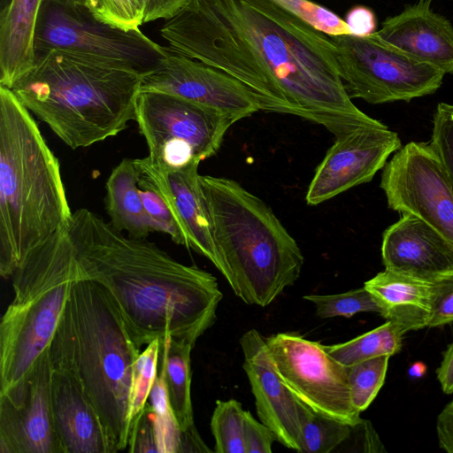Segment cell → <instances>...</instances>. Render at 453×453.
Instances as JSON below:
<instances>
[{
	"mask_svg": "<svg viewBox=\"0 0 453 453\" xmlns=\"http://www.w3.org/2000/svg\"><path fill=\"white\" fill-rule=\"evenodd\" d=\"M159 34L242 83L263 111L303 118L334 137L384 126L348 96L329 35L273 0H189Z\"/></svg>",
	"mask_w": 453,
	"mask_h": 453,
	"instance_id": "1",
	"label": "cell"
},
{
	"mask_svg": "<svg viewBox=\"0 0 453 453\" xmlns=\"http://www.w3.org/2000/svg\"><path fill=\"white\" fill-rule=\"evenodd\" d=\"M65 231L81 279L108 294L140 349L165 336L193 347L216 321L217 279L146 238L127 236L95 212H73Z\"/></svg>",
	"mask_w": 453,
	"mask_h": 453,
	"instance_id": "2",
	"label": "cell"
},
{
	"mask_svg": "<svg viewBox=\"0 0 453 453\" xmlns=\"http://www.w3.org/2000/svg\"><path fill=\"white\" fill-rule=\"evenodd\" d=\"M69 206L60 165L32 113L0 86V274L66 228Z\"/></svg>",
	"mask_w": 453,
	"mask_h": 453,
	"instance_id": "3",
	"label": "cell"
},
{
	"mask_svg": "<svg viewBox=\"0 0 453 453\" xmlns=\"http://www.w3.org/2000/svg\"><path fill=\"white\" fill-rule=\"evenodd\" d=\"M142 80L135 72L51 50L35 53L34 66L11 89L75 150L115 136L134 120Z\"/></svg>",
	"mask_w": 453,
	"mask_h": 453,
	"instance_id": "4",
	"label": "cell"
},
{
	"mask_svg": "<svg viewBox=\"0 0 453 453\" xmlns=\"http://www.w3.org/2000/svg\"><path fill=\"white\" fill-rule=\"evenodd\" d=\"M48 350L80 380L115 452L127 449L134 367L141 351L98 283L75 281Z\"/></svg>",
	"mask_w": 453,
	"mask_h": 453,
	"instance_id": "5",
	"label": "cell"
},
{
	"mask_svg": "<svg viewBox=\"0 0 453 453\" xmlns=\"http://www.w3.org/2000/svg\"><path fill=\"white\" fill-rule=\"evenodd\" d=\"M220 273L247 304L269 305L299 278L303 256L271 207L239 182L200 175Z\"/></svg>",
	"mask_w": 453,
	"mask_h": 453,
	"instance_id": "6",
	"label": "cell"
},
{
	"mask_svg": "<svg viewBox=\"0 0 453 453\" xmlns=\"http://www.w3.org/2000/svg\"><path fill=\"white\" fill-rule=\"evenodd\" d=\"M80 278L65 229L31 250L15 269L13 298L0 323V394L19 384L48 349Z\"/></svg>",
	"mask_w": 453,
	"mask_h": 453,
	"instance_id": "7",
	"label": "cell"
},
{
	"mask_svg": "<svg viewBox=\"0 0 453 453\" xmlns=\"http://www.w3.org/2000/svg\"><path fill=\"white\" fill-rule=\"evenodd\" d=\"M35 52L63 50L135 72L155 70L164 57L160 46L140 29L124 30L97 19L81 5L44 0L35 31Z\"/></svg>",
	"mask_w": 453,
	"mask_h": 453,
	"instance_id": "8",
	"label": "cell"
},
{
	"mask_svg": "<svg viewBox=\"0 0 453 453\" xmlns=\"http://www.w3.org/2000/svg\"><path fill=\"white\" fill-rule=\"evenodd\" d=\"M152 165L169 173L200 163L219 150L234 117L185 98L141 91L135 119Z\"/></svg>",
	"mask_w": 453,
	"mask_h": 453,
	"instance_id": "9",
	"label": "cell"
},
{
	"mask_svg": "<svg viewBox=\"0 0 453 453\" xmlns=\"http://www.w3.org/2000/svg\"><path fill=\"white\" fill-rule=\"evenodd\" d=\"M348 96L372 104L410 102L435 93L446 74L385 44L372 35H329Z\"/></svg>",
	"mask_w": 453,
	"mask_h": 453,
	"instance_id": "10",
	"label": "cell"
},
{
	"mask_svg": "<svg viewBox=\"0 0 453 453\" xmlns=\"http://www.w3.org/2000/svg\"><path fill=\"white\" fill-rule=\"evenodd\" d=\"M280 379L303 403L326 417L350 425L360 420L354 407L346 366L296 332L265 338Z\"/></svg>",
	"mask_w": 453,
	"mask_h": 453,
	"instance_id": "11",
	"label": "cell"
},
{
	"mask_svg": "<svg viewBox=\"0 0 453 453\" xmlns=\"http://www.w3.org/2000/svg\"><path fill=\"white\" fill-rule=\"evenodd\" d=\"M388 207L422 219L453 246V187L430 142H411L383 167Z\"/></svg>",
	"mask_w": 453,
	"mask_h": 453,
	"instance_id": "12",
	"label": "cell"
},
{
	"mask_svg": "<svg viewBox=\"0 0 453 453\" xmlns=\"http://www.w3.org/2000/svg\"><path fill=\"white\" fill-rule=\"evenodd\" d=\"M48 349L30 373L0 394V453H62L51 405Z\"/></svg>",
	"mask_w": 453,
	"mask_h": 453,
	"instance_id": "13",
	"label": "cell"
},
{
	"mask_svg": "<svg viewBox=\"0 0 453 453\" xmlns=\"http://www.w3.org/2000/svg\"><path fill=\"white\" fill-rule=\"evenodd\" d=\"M157 67L142 76L141 91L172 94L234 117L261 111L251 91L229 74L183 56L169 46Z\"/></svg>",
	"mask_w": 453,
	"mask_h": 453,
	"instance_id": "14",
	"label": "cell"
},
{
	"mask_svg": "<svg viewBox=\"0 0 453 453\" xmlns=\"http://www.w3.org/2000/svg\"><path fill=\"white\" fill-rule=\"evenodd\" d=\"M401 148L398 134L386 125L362 127L336 136L309 184L307 204L318 205L371 181L388 157Z\"/></svg>",
	"mask_w": 453,
	"mask_h": 453,
	"instance_id": "15",
	"label": "cell"
},
{
	"mask_svg": "<svg viewBox=\"0 0 453 453\" xmlns=\"http://www.w3.org/2000/svg\"><path fill=\"white\" fill-rule=\"evenodd\" d=\"M240 345L259 420L271 428L278 442L300 452V401L278 374L265 338L256 329H250L240 338Z\"/></svg>",
	"mask_w": 453,
	"mask_h": 453,
	"instance_id": "16",
	"label": "cell"
},
{
	"mask_svg": "<svg viewBox=\"0 0 453 453\" xmlns=\"http://www.w3.org/2000/svg\"><path fill=\"white\" fill-rule=\"evenodd\" d=\"M381 257L386 270L430 282L453 277V246L411 214L384 231Z\"/></svg>",
	"mask_w": 453,
	"mask_h": 453,
	"instance_id": "17",
	"label": "cell"
},
{
	"mask_svg": "<svg viewBox=\"0 0 453 453\" xmlns=\"http://www.w3.org/2000/svg\"><path fill=\"white\" fill-rule=\"evenodd\" d=\"M50 360L52 412L62 453H115L76 375L61 362Z\"/></svg>",
	"mask_w": 453,
	"mask_h": 453,
	"instance_id": "18",
	"label": "cell"
},
{
	"mask_svg": "<svg viewBox=\"0 0 453 453\" xmlns=\"http://www.w3.org/2000/svg\"><path fill=\"white\" fill-rule=\"evenodd\" d=\"M432 0L406 4L372 35L410 57L453 73V26L431 8Z\"/></svg>",
	"mask_w": 453,
	"mask_h": 453,
	"instance_id": "19",
	"label": "cell"
},
{
	"mask_svg": "<svg viewBox=\"0 0 453 453\" xmlns=\"http://www.w3.org/2000/svg\"><path fill=\"white\" fill-rule=\"evenodd\" d=\"M364 287L379 303L380 316L397 325L404 334L428 327L434 282L385 269L365 281Z\"/></svg>",
	"mask_w": 453,
	"mask_h": 453,
	"instance_id": "20",
	"label": "cell"
},
{
	"mask_svg": "<svg viewBox=\"0 0 453 453\" xmlns=\"http://www.w3.org/2000/svg\"><path fill=\"white\" fill-rule=\"evenodd\" d=\"M44 0H12L0 12V86L12 88L35 64V31Z\"/></svg>",
	"mask_w": 453,
	"mask_h": 453,
	"instance_id": "21",
	"label": "cell"
},
{
	"mask_svg": "<svg viewBox=\"0 0 453 453\" xmlns=\"http://www.w3.org/2000/svg\"><path fill=\"white\" fill-rule=\"evenodd\" d=\"M193 163L166 173L177 215L188 241V249L209 259L220 272L221 265L211 235L210 217L200 185L198 166Z\"/></svg>",
	"mask_w": 453,
	"mask_h": 453,
	"instance_id": "22",
	"label": "cell"
},
{
	"mask_svg": "<svg viewBox=\"0 0 453 453\" xmlns=\"http://www.w3.org/2000/svg\"><path fill=\"white\" fill-rule=\"evenodd\" d=\"M139 173L134 159H122L105 184V210L111 225L133 238H147L156 232L139 190Z\"/></svg>",
	"mask_w": 453,
	"mask_h": 453,
	"instance_id": "23",
	"label": "cell"
},
{
	"mask_svg": "<svg viewBox=\"0 0 453 453\" xmlns=\"http://www.w3.org/2000/svg\"><path fill=\"white\" fill-rule=\"evenodd\" d=\"M194 347L171 336L160 339L159 371L169 403L181 431L195 426L191 401V350Z\"/></svg>",
	"mask_w": 453,
	"mask_h": 453,
	"instance_id": "24",
	"label": "cell"
},
{
	"mask_svg": "<svg viewBox=\"0 0 453 453\" xmlns=\"http://www.w3.org/2000/svg\"><path fill=\"white\" fill-rule=\"evenodd\" d=\"M402 329L391 321L346 342L323 345L325 351L344 366L381 356L398 353L403 344Z\"/></svg>",
	"mask_w": 453,
	"mask_h": 453,
	"instance_id": "25",
	"label": "cell"
},
{
	"mask_svg": "<svg viewBox=\"0 0 453 453\" xmlns=\"http://www.w3.org/2000/svg\"><path fill=\"white\" fill-rule=\"evenodd\" d=\"M301 449L303 453H330L349 438L350 424L322 415L300 402Z\"/></svg>",
	"mask_w": 453,
	"mask_h": 453,
	"instance_id": "26",
	"label": "cell"
},
{
	"mask_svg": "<svg viewBox=\"0 0 453 453\" xmlns=\"http://www.w3.org/2000/svg\"><path fill=\"white\" fill-rule=\"evenodd\" d=\"M244 415L242 403L234 399L218 400L211 418V430L217 453H246Z\"/></svg>",
	"mask_w": 453,
	"mask_h": 453,
	"instance_id": "27",
	"label": "cell"
},
{
	"mask_svg": "<svg viewBox=\"0 0 453 453\" xmlns=\"http://www.w3.org/2000/svg\"><path fill=\"white\" fill-rule=\"evenodd\" d=\"M149 399L158 453H179L181 429L171 408L165 379L160 371L154 381Z\"/></svg>",
	"mask_w": 453,
	"mask_h": 453,
	"instance_id": "28",
	"label": "cell"
},
{
	"mask_svg": "<svg viewBox=\"0 0 453 453\" xmlns=\"http://www.w3.org/2000/svg\"><path fill=\"white\" fill-rule=\"evenodd\" d=\"M389 357L381 356L346 366L352 403L360 413L369 407L383 386Z\"/></svg>",
	"mask_w": 453,
	"mask_h": 453,
	"instance_id": "29",
	"label": "cell"
},
{
	"mask_svg": "<svg viewBox=\"0 0 453 453\" xmlns=\"http://www.w3.org/2000/svg\"><path fill=\"white\" fill-rule=\"evenodd\" d=\"M303 298L312 303L316 314L321 319L334 317L350 318L360 312H375L380 315L379 303L365 287L334 295H308Z\"/></svg>",
	"mask_w": 453,
	"mask_h": 453,
	"instance_id": "30",
	"label": "cell"
},
{
	"mask_svg": "<svg viewBox=\"0 0 453 453\" xmlns=\"http://www.w3.org/2000/svg\"><path fill=\"white\" fill-rule=\"evenodd\" d=\"M159 352L160 339H155L146 345L135 361L128 416L130 432L148 404L150 394L157 375Z\"/></svg>",
	"mask_w": 453,
	"mask_h": 453,
	"instance_id": "31",
	"label": "cell"
},
{
	"mask_svg": "<svg viewBox=\"0 0 453 453\" xmlns=\"http://www.w3.org/2000/svg\"><path fill=\"white\" fill-rule=\"evenodd\" d=\"M327 35H350L342 19L309 0H273Z\"/></svg>",
	"mask_w": 453,
	"mask_h": 453,
	"instance_id": "32",
	"label": "cell"
},
{
	"mask_svg": "<svg viewBox=\"0 0 453 453\" xmlns=\"http://www.w3.org/2000/svg\"><path fill=\"white\" fill-rule=\"evenodd\" d=\"M429 142L438 154L453 187V104H437Z\"/></svg>",
	"mask_w": 453,
	"mask_h": 453,
	"instance_id": "33",
	"label": "cell"
},
{
	"mask_svg": "<svg viewBox=\"0 0 453 453\" xmlns=\"http://www.w3.org/2000/svg\"><path fill=\"white\" fill-rule=\"evenodd\" d=\"M112 26L124 30L139 29L143 24L141 0H100Z\"/></svg>",
	"mask_w": 453,
	"mask_h": 453,
	"instance_id": "34",
	"label": "cell"
},
{
	"mask_svg": "<svg viewBox=\"0 0 453 453\" xmlns=\"http://www.w3.org/2000/svg\"><path fill=\"white\" fill-rule=\"evenodd\" d=\"M128 451L133 453H158L152 411L148 403L131 428Z\"/></svg>",
	"mask_w": 453,
	"mask_h": 453,
	"instance_id": "35",
	"label": "cell"
},
{
	"mask_svg": "<svg viewBox=\"0 0 453 453\" xmlns=\"http://www.w3.org/2000/svg\"><path fill=\"white\" fill-rule=\"evenodd\" d=\"M453 322V277L434 282L432 315L428 327Z\"/></svg>",
	"mask_w": 453,
	"mask_h": 453,
	"instance_id": "36",
	"label": "cell"
},
{
	"mask_svg": "<svg viewBox=\"0 0 453 453\" xmlns=\"http://www.w3.org/2000/svg\"><path fill=\"white\" fill-rule=\"evenodd\" d=\"M244 441L246 453H271L276 438L270 427L258 422L249 411H245Z\"/></svg>",
	"mask_w": 453,
	"mask_h": 453,
	"instance_id": "37",
	"label": "cell"
},
{
	"mask_svg": "<svg viewBox=\"0 0 453 453\" xmlns=\"http://www.w3.org/2000/svg\"><path fill=\"white\" fill-rule=\"evenodd\" d=\"M352 441L350 446H352L353 449L351 451L369 453L386 452V449L379 434L369 420L360 418L359 421L352 425L349 436L345 441Z\"/></svg>",
	"mask_w": 453,
	"mask_h": 453,
	"instance_id": "38",
	"label": "cell"
},
{
	"mask_svg": "<svg viewBox=\"0 0 453 453\" xmlns=\"http://www.w3.org/2000/svg\"><path fill=\"white\" fill-rule=\"evenodd\" d=\"M345 22L351 35L365 37L376 32L377 21L372 9L355 5L349 10Z\"/></svg>",
	"mask_w": 453,
	"mask_h": 453,
	"instance_id": "39",
	"label": "cell"
},
{
	"mask_svg": "<svg viewBox=\"0 0 453 453\" xmlns=\"http://www.w3.org/2000/svg\"><path fill=\"white\" fill-rule=\"evenodd\" d=\"M189 0H141L143 7V23L175 17Z\"/></svg>",
	"mask_w": 453,
	"mask_h": 453,
	"instance_id": "40",
	"label": "cell"
},
{
	"mask_svg": "<svg viewBox=\"0 0 453 453\" xmlns=\"http://www.w3.org/2000/svg\"><path fill=\"white\" fill-rule=\"evenodd\" d=\"M436 432L440 448L448 453H453V401L438 415Z\"/></svg>",
	"mask_w": 453,
	"mask_h": 453,
	"instance_id": "41",
	"label": "cell"
},
{
	"mask_svg": "<svg viewBox=\"0 0 453 453\" xmlns=\"http://www.w3.org/2000/svg\"><path fill=\"white\" fill-rule=\"evenodd\" d=\"M437 379L445 394L453 393V342L442 353V360L436 370Z\"/></svg>",
	"mask_w": 453,
	"mask_h": 453,
	"instance_id": "42",
	"label": "cell"
},
{
	"mask_svg": "<svg viewBox=\"0 0 453 453\" xmlns=\"http://www.w3.org/2000/svg\"><path fill=\"white\" fill-rule=\"evenodd\" d=\"M200 437L196 426L181 431L180 452H211Z\"/></svg>",
	"mask_w": 453,
	"mask_h": 453,
	"instance_id": "43",
	"label": "cell"
},
{
	"mask_svg": "<svg viewBox=\"0 0 453 453\" xmlns=\"http://www.w3.org/2000/svg\"><path fill=\"white\" fill-rule=\"evenodd\" d=\"M73 5L88 8L99 20L111 24L109 16L100 0H59Z\"/></svg>",
	"mask_w": 453,
	"mask_h": 453,
	"instance_id": "44",
	"label": "cell"
},
{
	"mask_svg": "<svg viewBox=\"0 0 453 453\" xmlns=\"http://www.w3.org/2000/svg\"><path fill=\"white\" fill-rule=\"evenodd\" d=\"M426 372V366L422 363H415L409 370V373L413 377H421Z\"/></svg>",
	"mask_w": 453,
	"mask_h": 453,
	"instance_id": "45",
	"label": "cell"
},
{
	"mask_svg": "<svg viewBox=\"0 0 453 453\" xmlns=\"http://www.w3.org/2000/svg\"><path fill=\"white\" fill-rule=\"evenodd\" d=\"M12 0H0V12L6 8Z\"/></svg>",
	"mask_w": 453,
	"mask_h": 453,
	"instance_id": "46",
	"label": "cell"
}]
</instances>
